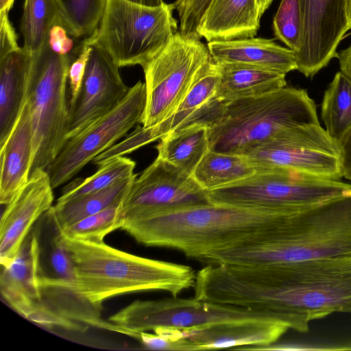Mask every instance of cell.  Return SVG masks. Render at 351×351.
<instances>
[{"mask_svg": "<svg viewBox=\"0 0 351 351\" xmlns=\"http://www.w3.org/2000/svg\"><path fill=\"white\" fill-rule=\"evenodd\" d=\"M91 49L82 86L69 108L68 139L112 110L130 90L119 73V67L89 38Z\"/></svg>", "mask_w": 351, "mask_h": 351, "instance_id": "15", "label": "cell"}, {"mask_svg": "<svg viewBox=\"0 0 351 351\" xmlns=\"http://www.w3.org/2000/svg\"><path fill=\"white\" fill-rule=\"evenodd\" d=\"M256 171V167L245 156L209 149L192 176L204 189L210 191L245 179Z\"/></svg>", "mask_w": 351, "mask_h": 351, "instance_id": "26", "label": "cell"}, {"mask_svg": "<svg viewBox=\"0 0 351 351\" xmlns=\"http://www.w3.org/2000/svg\"><path fill=\"white\" fill-rule=\"evenodd\" d=\"M108 321L138 339L141 332L158 328L190 330L235 323H274L285 326L273 314L195 298L172 297L136 300L111 315Z\"/></svg>", "mask_w": 351, "mask_h": 351, "instance_id": "9", "label": "cell"}, {"mask_svg": "<svg viewBox=\"0 0 351 351\" xmlns=\"http://www.w3.org/2000/svg\"><path fill=\"white\" fill-rule=\"evenodd\" d=\"M216 63H237L256 66L283 74L297 70L294 53L272 39L250 38L208 42Z\"/></svg>", "mask_w": 351, "mask_h": 351, "instance_id": "20", "label": "cell"}, {"mask_svg": "<svg viewBox=\"0 0 351 351\" xmlns=\"http://www.w3.org/2000/svg\"><path fill=\"white\" fill-rule=\"evenodd\" d=\"M274 35L292 50L294 55L301 48L304 24L299 0H282L273 21Z\"/></svg>", "mask_w": 351, "mask_h": 351, "instance_id": "33", "label": "cell"}, {"mask_svg": "<svg viewBox=\"0 0 351 351\" xmlns=\"http://www.w3.org/2000/svg\"><path fill=\"white\" fill-rule=\"evenodd\" d=\"M90 49L91 44L88 38L83 40L80 51L70 64L68 72L69 108L75 103L80 90Z\"/></svg>", "mask_w": 351, "mask_h": 351, "instance_id": "37", "label": "cell"}, {"mask_svg": "<svg viewBox=\"0 0 351 351\" xmlns=\"http://www.w3.org/2000/svg\"><path fill=\"white\" fill-rule=\"evenodd\" d=\"M145 104V83L138 81L112 110L69 138L46 169L53 189L70 180L86 165L141 123Z\"/></svg>", "mask_w": 351, "mask_h": 351, "instance_id": "12", "label": "cell"}, {"mask_svg": "<svg viewBox=\"0 0 351 351\" xmlns=\"http://www.w3.org/2000/svg\"><path fill=\"white\" fill-rule=\"evenodd\" d=\"M71 37L73 38L69 34L63 25L59 23L51 29L48 38V43L56 52L63 55L72 56L79 45L73 48Z\"/></svg>", "mask_w": 351, "mask_h": 351, "instance_id": "38", "label": "cell"}, {"mask_svg": "<svg viewBox=\"0 0 351 351\" xmlns=\"http://www.w3.org/2000/svg\"><path fill=\"white\" fill-rule=\"evenodd\" d=\"M212 0H176L173 3L180 19L179 32L199 39V28Z\"/></svg>", "mask_w": 351, "mask_h": 351, "instance_id": "35", "label": "cell"}, {"mask_svg": "<svg viewBox=\"0 0 351 351\" xmlns=\"http://www.w3.org/2000/svg\"><path fill=\"white\" fill-rule=\"evenodd\" d=\"M154 333L141 332L138 339L150 350H199L197 345L184 335L182 330L171 328H158Z\"/></svg>", "mask_w": 351, "mask_h": 351, "instance_id": "34", "label": "cell"}, {"mask_svg": "<svg viewBox=\"0 0 351 351\" xmlns=\"http://www.w3.org/2000/svg\"><path fill=\"white\" fill-rule=\"evenodd\" d=\"M156 148L158 157L192 176L209 150L208 126L193 123L178 128L163 136Z\"/></svg>", "mask_w": 351, "mask_h": 351, "instance_id": "24", "label": "cell"}, {"mask_svg": "<svg viewBox=\"0 0 351 351\" xmlns=\"http://www.w3.org/2000/svg\"><path fill=\"white\" fill-rule=\"evenodd\" d=\"M245 156L256 169H284L335 180L343 177L339 143L319 123L285 129Z\"/></svg>", "mask_w": 351, "mask_h": 351, "instance_id": "11", "label": "cell"}, {"mask_svg": "<svg viewBox=\"0 0 351 351\" xmlns=\"http://www.w3.org/2000/svg\"><path fill=\"white\" fill-rule=\"evenodd\" d=\"M192 122L208 126L209 149L240 156L285 129L319 123L316 105L308 93L287 86L230 101L214 96L194 114Z\"/></svg>", "mask_w": 351, "mask_h": 351, "instance_id": "4", "label": "cell"}, {"mask_svg": "<svg viewBox=\"0 0 351 351\" xmlns=\"http://www.w3.org/2000/svg\"><path fill=\"white\" fill-rule=\"evenodd\" d=\"M288 330L278 324L247 322L218 324L182 332L199 350L226 348L252 350L276 342Z\"/></svg>", "mask_w": 351, "mask_h": 351, "instance_id": "21", "label": "cell"}, {"mask_svg": "<svg viewBox=\"0 0 351 351\" xmlns=\"http://www.w3.org/2000/svg\"><path fill=\"white\" fill-rule=\"evenodd\" d=\"M351 193V184L284 169H256L252 176L207 191L210 203L292 210Z\"/></svg>", "mask_w": 351, "mask_h": 351, "instance_id": "8", "label": "cell"}, {"mask_svg": "<svg viewBox=\"0 0 351 351\" xmlns=\"http://www.w3.org/2000/svg\"><path fill=\"white\" fill-rule=\"evenodd\" d=\"M137 176L121 180L102 190L52 206L58 225L62 229L88 216L99 213L122 202Z\"/></svg>", "mask_w": 351, "mask_h": 351, "instance_id": "27", "label": "cell"}, {"mask_svg": "<svg viewBox=\"0 0 351 351\" xmlns=\"http://www.w3.org/2000/svg\"><path fill=\"white\" fill-rule=\"evenodd\" d=\"M33 130L25 103L19 119L0 148V203L9 204L29 178L33 160Z\"/></svg>", "mask_w": 351, "mask_h": 351, "instance_id": "18", "label": "cell"}, {"mask_svg": "<svg viewBox=\"0 0 351 351\" xmlns=\"http://www.w3.org/2000/svg\"><path fill=\"white\" fill-rule=\"evenodd\" d=\"M279 237L213 252L215 264L260 267L351 256V193L293 212Z\"/></svg>", "mask_w": 351, "mask_h": 351, "instance_id": "3", "label": "cell"}, {"mask_svg": "<svg viewBox=\"0 0 351 351\" xmlns=\"http://www.w3.org/2000/svg\"><path fill=\"white\" fill-rule=\"evenodd\" d=\"M23 317L47 328H60L83 332L88 327L60 315L40 302L34 303Z\"/></svg>", "mask_w": 351, "mask_h": 351, "instance_id": "36", "label": "cell"}, {"mask_svg": "<svg viewBox=\"0 0 351 351\" xmlns=\"http://www.w3.org/2000/svg\"><path fill=\"white\" fill-rule=\"evenodd\" d=\"M346 13L348 19L349 21V24L351 28V0H346Z\"/></svg>", "mask_w": 351, "mask_h": 351, "instance_id": "45", "label": "cell"}, {"mask_svg": "<svg viewBox=\"0 0 351 351\" xmlns=\"http://www.w3.org/2000/svg\"><path fill=\"white\" fill-rule=\"evenodd\" d=\"M46 170L33 171L27 183L8 204L0 222V263L16 254L33 225L53 206V193Z\"/></svg>", "mask_w": 351, "mask_h": 351, "instance_id": "16", "label": "cell"}, {"mask_svg": "<svg viewBox=\"0 0 351 351\" xmlns=\"http://www.w3.org/2000/svg\"><path fill=\"white\" fill-rule=\"evenodd\" d=\"M62 23L75 39L91 37L101 20L107 0H56Z\"/></svg>", "mask_w": 351, "mask_h": 351, "instance_id": "31", "label": "cell"}, {"mask_svg": "<svg viewBox=\"0 0 351 351\" xmlns=\"http://www.w3.org/2000/svg\"><path fill=\"white\" fill-rule=\"evenodd\" d=\"M219 74L212 58L202 67L196 79L174 112L165 121L145 128L150 141L160 139L176 130L209 101L215 95Z\"/></svg>", "mask_w": 351, "mask_h": 351, "instance_id": "25", "label": "cell"}, {"mask_svg": "<svg viewBox=\"0 0 351 351\" xmlns=\"http://www.w3.org/2000/svg\"><path fill=\"white\" fill-rule=\"evenodd\" d=\"M14 0H0V12H8L12 8Z\"/></svg>", "mask_w": 351, "mask_h": 351, "instance_id": "44", "label": "cell"}, {"mask_svg": "<svg viewBox=\"0 0 351 351\" xmlns=\"http://www.w3.org/2000/svg\"><path fill=\"white\" fill-rule=\"evenodd\" d=\"M32 58V53L23 47L0 57V148L25 105Z\"/></svg>", "mask_w": 351, "mask_h": 351, "instance_id": "22", "label": "cell"}, {"mask_svg": "<svg viewBox=\"0 0 351 351\" xmlns=\"http://www.w3.org/2000/svg\"><path fill=\"white\" fill-rule=\"evenodd\" d=\"M321 118L327 133L337 142L351 128V80L341 71L324 92Z\"/></svg>", "mask_w": 351, "mask_h": 351, "instance_id": "28", "label": "cell"}, {"mask_svg": "<svg viewBox=\"0 0 351 351\" xmlns=\"http://www.w3.org/2000/svg\"><path fill=\"white\" fill-rule=\"evenodd\" d=\"M64 239L74 263L77 289L97 305L138 291H164L177 297L195 284L197 272L189 265L136 256L104 242Z\"/></svg>", "mask_w": 351, "mask_h": 351, "instance_id": "5", "label": "cell"}, {"mask_svg": "<svg viewBox=\"0 0 351 351\" xmlns=\"http://www.w3.org/2000/svg\"><path fill=\"white\" fill-rule=\"evenodd\" d=\"M293 210L210 203L130 220L121 229L145 245L199 260L215 251L274 239Z\"/></svg>", "mask_w": 351, "mask_h": 351, "instance_id": "2", "label": "cell"}, {"mask_svg": "<svg viewBox=\"0 0 351 351\" xmlns=\"http://www.w3.org/2000/svg\"><path fill=\"white\" fill-rule=\"evenodd\" d=\"M7 12H0V57L17 49V36Z\"/></svg>", "mask_w": 351, "mask_h": 351, "instance_id": "39", "label": "cell"}, {"mask_svg": "<svg viewBox=\"0 0 351 351\" xmlns=\"http://www.w3.org/2000/svg\"><path fill=\"white\" fill-rule=\"evenodd\" d=\"M97 165L98 169L94 174L84 180L76 179L65 186L56 203H63L102 190L135 175L136 162L124 156L110 158Z\"/></svg>", "mask_w": 351, "mask_h": 351, "instance_id": "29", "label": "cell"}, {"mask_svg": "<svg viewBox=\"0 0 351 351\" xmlns=\"http://www.w3.org/2000/svg\"><path fill=\"white\" fill-rule=\"evenodd\" d=\"M210 203L207 191L193 176L157 156L133 180L121 203L119 216L123 225L143 217Z\"/></svg>", "mask_w": 351, "mask_h": 351, "instance_id": "13", "label": "cell"}, {"mask_svg": "<svg viewBox=\"0 0 351 351\" xmlns=\"http://www.w3.org/2000/svg\"><path fill=\"white\" fill-rule=\"evenodd\" d=\"M73 57L56 52L48 40L32 53L25 97L33 130L30 174L46 170L68 140V72Z\"/></svg>", "mask_w": 351, "mask_h": 351, "instance_id": "6", "label": "cell"}, {"mask_svg": "<svg viewBox=\"0 0 351 351\" xmlns=\"http://www.w3.org/2000/svg\"><path fill=\"white\" fill-rule=\"evenodd\" d=\"M210 58L208 47L199 39L178 32L142 66L146 86V104L141 121L143 128L158 125L174 112Z\"/></svg>", "mask_w": 351, "mask_h": 351, "instance_id": "10", "label": "cell"}, {"mask_svg": "<svg viewBox=\"0 0 351 351\" xmlns=\"http://www.w3.org/2000/svg\"><path fill=\"white\" fill-rule=\"evenodd\" d=\"M62 21L56 0H25L20 25L23 47L32 53L40 50L53 27Z\"/></svg>", "mask_w": 351, "mask_h": 351, "instance_id": "30", "label": "cell"}, {"mask_svg": "<svg viewBox=\"0 0 351 351\" xmlns=\"http://www.w3.org/2000/svg\"><path fill=\"white\" fill-rule=\"evenodd\" d=\"M304 33L300 50L295 54L297 70L313 77L337 58V49L350 29L346 0H299Z\"/></svg>", "mask_w": 351, "mask_h": 351, "instance_id": "14", "label": "cell"}, {"mask_svg": "<svg viewBox=\"0 0 351 351\" xmlns=\"http://www.w3.org/2000/svg\"><path fill=\"white\" fill-rule=\"evenodd\" d=\"M338 143L341 154L343 177L351 180V128Z\"/></svg>", "mask_w": 351, "mask_h": 351, "instance_id": "40", "label": "cell"}, {"mask_svg": "<svg viewBox=\"0 0 351 351\" xmlns=\"http://www.w3.org/2000/svg\"><path fill=\"white\" fill-rule=\"evenodd\" d=\"M340 71L351 80V43L346 49L337 52Z\"/></svg>", "mask_w": 351, "mask_h": 351, "instance_id": "41", "label": "cell"}, {"mask_svg": "<svg viewBox=\"0 0 351 351\" xmlns=\"http://www.w3.org/2000/svg\"><path fill=\"white\" fill-rule=\"evenodd\" d=\"M121 203L62 228V235L69 239L104 242L107 234L123 226L119 216Z\"/></svg>", "mask_w": 351, "mask_h": 351, "instance_id": "32", "label": "cell"}, {"mask_svg": "<svg viewBox=\"0 0 351 351\" xmlns=\"http://www.w3.org/2000/svg\"><path fill=\"white\" fill-rule=\"evenodd\" d=\"M173 3L149 7L125 0H107L93 44L120 68L141 66L157 56L178 32Z\"/></svg>", "mask_w": 351, "mask_h": 351, "instance_id": "7", "label": "cell"}, {"mask_svg": "<svg viewBox=\"0 0 351 351\" xmlns=\"http://www.w3.org/2000/svg\"><path fill=\"white\" fill-rule=\"evenodd\" d=\"M216 64L219 80L215 97L222 101L262 95L287 85L281 73L245 64Z\"/></svg>", "mask_w": 351, "mask_h": 351, "instance_id": "23", "label": "cell"}, {"mask_svg": "<svg viewBox=\"0 0 351 351\" xmlns=\"http://www.w3.org/2000/svg\"><path fill=\"white\" fill-rule=\"evenodd\" d=\"M38 261V240L32 228L14 257L2 266L0 276L2 297L23 317L40 299Z\"/></svg>", "mask_w": 351, "mask_h": 351, "instance_id": "17", "label": "cell"}, {"mask_svg": "<svg viewBox=\"0 0 351 351\" xmlns=\"http://www.w3.org/2000/svg\"><path fill=\"white\" fill-rule=\"evenodd\" d=\"M132 3H137L142 5L156 7L163 4V0H125Z\"/></svg>", "mask_w": 351, "mask_h": 351, "instance_id": "42", "label": "cell"}, {"mask_svg": "<svg viewBox=\"0 0 351 351\" xmlns=\"http://www.w3.org/2000/svg\"><path fill=\"white\" fill-rule=\"evenodd\" d=\"M272 1L273 0H257L258 10L261 16H262L266 10L269 7Z\"/></svg>", "mask_w": 351, "mask_h": 351, "instance_id": "43", "label": "cell"}, {"mask_svg": "<svg viewBox=\"0 0 351 351\" xmlns=\"http://www.w3.org/2000/svg\"><path fill=\"white\" fill-rule=\"evenodd\" d=\"M257 0H212L199 28L208 42L254 38L260 27Z\"/></svg>", "mask_w": 351, "mask_h": 351, "instance_id": "19", "label": "cell"}, {"mask_svg": "<svg viewBox=\"0 0 351 351\" xmlns=\"http://www.w3.org/2000/svg\"><path fill=\"white\" fill-rule=\"evenodd\" d=\"M193 289L197 299L269 313L289 330L307 332L313 320L351 313V256L260 267L206 264Z\"/></svg>", "mask_w": 351, "mask_h": 351, "instance_id": "1", "label": "cell"}]
</instances>
